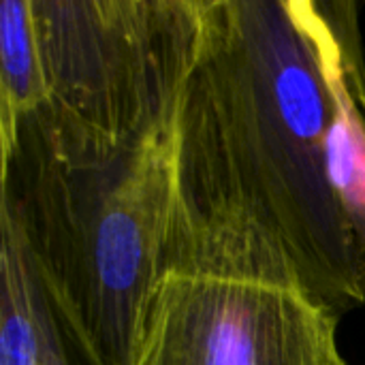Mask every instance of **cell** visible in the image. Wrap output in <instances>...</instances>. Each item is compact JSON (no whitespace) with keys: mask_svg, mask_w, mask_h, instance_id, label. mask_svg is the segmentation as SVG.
Segmentation results:
<instances>
[{"mask_svg":"<svg viewBox=\"0 0 365 365\" xmlns=\"http://www.w3.org/2000/svg\"><path fill=\"white\" fill-rule=\"evenodd\" d=\"M338 323L295 276L169 218L135 365H346Z\"/></svg>","mask_w":365,"mask_h":365,"instance_id":"3","label":"cell"},{"mask_svg":"<svg viewBox=\"0 0 365 365\" xmlns=\"http://www.w3.org/2000/svg\"><path fill=\"white\" fill-rule=\"evenodd\" d=\"M0 365H43L32 265L9 214L0 212Z\"/></svg>","mask_w":365,"mask_h":365,"instance_id":"7","label":"cell"},{"mask_svg":"<svg viewBox=\"0 0 365 365\" xmlns=\"http://www.w3.org/2000/svg\"><path fill=\"white\" fill-rule=\"evenodd\" d=\"M331 98L289 0H203L173 115L171 220L291 263L338 314L365 304V250L331 186Z\"/></svg>","mask_w":365,"mask_h":365,"instance_id":"1","label":"cell"},{"mask_svg":"<svg viewBox=\"0 0 365 365\" xmlns=\"http://www.w3.org/2000/svg\"><path fill=\"white\" fill-rule=\"evenodd\" d=\"M32 276L43 336V365H103L77 323L45 289L34 272Z\"/></svg>","mask_w":365,"mask_h":365,"instance_id":"8","label":"cell"},{"mask_svg":"<svg viewBox=\"0 0 365 365\" xmlns=\"http://www.w3.org/2000/svg\"><path fill=\"white\" fill-rule=\"evenodd\" d=\"M32 15L60 124L128 143L173 120L203 0H32Z\"/></svg>","mask_w":365,"mask_h":365,"instance_id":"4","label":"cell"},{"mask_svg":"<svg viewBox=\"0 0 365 365\" xmlns=\"http://www.w3.org/2000/svg\"><path fill=\"white\" fill-rule=\"evenodd\" d=\"M47 105L32 0L0 2V154L11 156L21 120Z\"/></svg>","mask_w":365,"mask_h":365,"instance_id":"6","label":"cell"},{"mask_svg":"<svg viewBox=\"0 0 365 365\" xmlns=\"http://www.w3.org/2000/svg\"><path fill=\"white\" fill-rule=\"evenodd\" d=\"M291 11L312 41L331 98L325 141L327 173L365 250V113L355 96L344 43L331 2L289 0Z\"/></svg>","mask_w":365,"mask_h":365,"instance_id":"5","label":"cell"},{"mask_svg":"<svg viewBox=\"0 0 365 365\" xmlns=\"http://www.w3.org/2000/svg\"><path fill=\"white\" fill-rule=\"evenodd\" d=\"M173 120L128 143L28 113L2 160L0 212L103 365H135L173 207Z\"/></svg>","mask_w":365,"mask_h":365,"instance_id":"2","label":"cell"}]
</instances>
